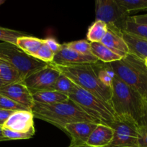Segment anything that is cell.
Masks as SVG:
<instances>
[{
    "label": "cell",
    "instance_id": "obj_1",
    "mask_svg": "<svg viewBox=\"0 0 147 147\" xmlns=\"http://www.w3.org/2000/svg\"><path fill=\"white\" fill-rule=\"evenodd\" d=\"M110 104L118 119L141 127L146 100L115 75L111 86Z\"/></svg>",
    "mask_w": 147,
    "mask_h": 147
},
{
    "label": "cell",
    "instance_id": "obj_2",
    "mask_svg": "<svg viewBox=\"0 0 147 147\" xmlns=\"http://www.w3.org/2000/svg\"><path fill=\"white\" fill-rule=\"evenodd\" d=\"M32 113L36 119L48 122L62 131L64 130L66 125L71 123L92 122L97 123L95 119L69 98L55 104L34 103Z\"/></svg>",
    "mask_w": 147,
    "mask_h": 147
},
{
    "label": "cell",
    "instance_id": "obj_3",
    "mask_svg": "<svg viewBox=\"0 0 147 147\" xmlns=\"http://www.w3.org/2000/svg\"><path fill=\"white\" fill-rule=\"evenodd\" d=\"M53 66L76 86L110 104L111 88L105 86L99 80L95 63Z\"/></svg>",
    "mask_w": 147,
    "mask_h": 147
},
{
    "label": "cell",
    "instance_id": "obj_4",
    "mask_svg": "<svg viewBox=\"0 0 147 147\" xmlns=\"http://www.w3.org/2000/svg\"><path fill=\"white\" fill-rule=\"evenodd\" d=\"M115 75L122 82L147 99V66L145 60L132 54L110 63Z\"/></svg>",
    "mask_w": 147,
    "mask_h": 147
},
{
    "label": "cell",
    "instance_id": "obj_5",
    "mask_svg": "<svg viewBox=\"0 0 147 147\" xmlns=\"http://www.w3.org/2000/svg\"><path fill=\"white\" fill-rule=\"evenodd\" d=\"M69 98L95 119L98 124L102 123L111 126L112 123L118 119L110 103L100 100L79 86H76L69 95Z\"/></svg>",
    "mask_w": 147,
    "mask_h": 147
},
{
    "label": "cell",
    "instance_id": "obj_6",
    "mask_svg": "<svg viewBox=\"0 0 147 147\" xmlns=\"http://www.w3.org/2000/svg\"><path fill=\"white\" fill-rule=\"evenodd\" d=\"M0 60L14 67L24 80L32 73L48 65L28 55L16 45L0 42Z\"/></svg>",
    "mask_w": 147,
    "mask_h": 147
},
{
    "label": "cell",
    "instance_id": "obj_7",
    "mask_svg": "<svg viewBox=\"0 0 147 147\" xmlns=\"http://www.w3.org/2000/svg\"><path fill=\"white\" fill-rule=\"evenodd\" d=\"M130 13L120 5L116 0H97L95 1V20H99L108 25L113 26L124 31Z\"/></svg>",
    "mask_w": 147,
    "mask_h": 147
},
{
    "label": "cell",
    "instance_id": "obj_8",
    "mask_svg": "<svg viewBox=\"0 0 147 147\" xmlns=\"http://www.w3.org/2000/svg\"><path fill=\"white\" fill-rule=\"evenodd\" d=\"M111 127L114 131L113 139L106 147H139L140 128L136 125L117 119Z\"/></svg>",
    "mask_w": 147,
    "mask_h": 147
},
{
    "label": "cell",
    "instance_id": "obj_9",
    "mask_svg": "<svg viewBox=\"0 0 147 147\" xmlns=\"http://www.w3.org/2000/svg\"><path fill=\"white\" fill-rule=\"evenodd\" d=\"M60 75V71L56 67L48 64L32 73L22 82L33 94L37 91L50 90Z\"/></svg>",
    "mask_w": 147,
    "mask_h": 147
},
{
    "label": "cell",
    "instance_id": "obj_10",
    "mask_svg": "<svg viewBox=\"0 0 147 147\" xmlns=\"http://www.w3.org/2000/svg\"><path fill=\"white\" fill-rule=\"evenodd\" d=\"M0 95L14 100L32 111L35 103L33 94L23 82L5 85L0 88Z\"/></svg>",
    "mask_w": 147,
    "mask_h": 147
},
{
    "label": "cell",
    "instance_id": "obj_11",
    "mask_svg": "<svg viewBox=\"0 0 147 147\" xmlns=\"http://www.w3.org/2000/svg\"><path fill=\"white\" fill-rule=\"evenodd\" d=\"M98 61L93 55H82L61 45V48L55 54L52 65H67L76 64H94Z\"/></svg>",
    "mask_w": 147,
    "mask_h": 147
},
{
    "label": "cell",
    "instance_id": "obj_12",
    "mask_svg": "<svg viewBox=\"0 0 147 147\" xmlns=\"http://www.w3.org/2000/svg\"><path fill=\"white\" fill-rule=\"evenodd\" d=\"M34 116L30 111H14L6 121L3 127L20 133L35 135Z\"/></svg>",
    "mask_w": 147,
    "mask_h": 147
},
{
    "label": "cell",
    "instance_id": "obj_13",
    "mask_svg": "<svg viewBox=\"0 0 147 147\" xmlns=\"http://www.w3.org/2000/svg\"><path fill=\"white\" fill-rule=\"evenodd\" d=\"M97 123L92 122H76L67 124L63 131L71 138V144L73 146L86 145L88 139Z\"/></svg>",
    "mask_w": 147,
    "mask_h": 147
},
{
    "label": "cell",
    "instance_id": "obj_14",
    "mask_svg": "<svg viewBox=\"0 0 147 147\" xmlns=\"http://www.w3.org/2000/svg\"><path fill=\"white\" fill-rule=\"evenodd\" d=\"M101 42L122 57L129 53L128 47L122 35V32L116 27L108 25V31Z\"/></svg>",
    "mask_w": 147,
    "mask_h": 147
},
{
    "label": "cell",
    "instance_id": "obj_15",
    "mask_svg": "<svg viewBox=\"0 0 147 147\" xmlns=\"http://www.w3.org/2000/svg\"><path fill=\"white\" fill-rule=\"evenodd\" d=\"M113 135L111 126L99 123L89 136L86 145L90 147H106L112 142Z\"/></svg>",
    "mask_w": 147,
    "mask_h": 147
},
{
    "label": "cell",
    "instance_id": "obj_16",
    "mask_svg": "<svg viewBox=\"0 0 147 147\" xmlns=\"http://www.w3.org/2000/svg\"><path fill=\"white\" fill-rule=\"evenodd\" d=\"M122 32L123 40L128 47L130 54H132L142 60L147 59V40L125 31Z\"/></svg>",
    "mask_w": 147,
    "mask_h": 147
},
{
    "label": "cell",
    "instance_id": "obj_17",
    "mask_svg": "<svg viewBox=\"0 0 147 147\" xmlns=\"http://www.w3.org/2000/svg\"><path fill=\"white\" fill-rule=\"evenodd\" d=\"M35 103L43 104H55L61 103L69 99V96L53 90H46L37 91L33 93Z\"/></svg>",
    "mask_w": 147,
    "mask_h": 147
},
{
    "label": "cell",
    "instance_id": "obj_18",
    "mask_svg": "<svg viewBox=\"0 0 147 147\" xmlns=\"http://www.w3.org/2000/svg\"><path fill=\"white\" fill-rule=\"evenodd\" d=\"M92 54L97 58L99 61L105 63H110L118 61L122 57L110 50L102 42H91Z\"/></svg>",
    "mask_w": 147,
    "mask_h": 147
},
{
    "label": "cell",
    "instance_id": "obj_19",
    "mask_svg": "<svg viewBox=\"0 0 147 147\" xmlns=\"http://www.w3.org/2000/svg\"><path fill=\"white\" fill-rule=\"evenodd\" d=\"M43 43V40L25 35L17 39V46L28 55L34 57Z\"/></svg>",
    "mask_w": 147,
    "mask_h": 147
},
{
    "label": "cell",
    "instance_id": "obj_20",
    "mask_svg": "<svg viewBox=\"0 0 147 147\" xmlns=\"http://www.w3.org/2000/svg\"><path fill=\"white\" fill-rule=\"evenodd\" d=\"M97 77L101 83L105 86L111 88L112 81L115 76V72L112 70L110 63H105L98 60L95 63Z\"/></svg>",
    "mask_w": 147,
    "mask_h": 147
},
{
    "label": "cell",
    "instance_id": "obj_21",
    "mask_svg": "<svg viewBox=\"0 0 147 147\" xmlns=\"http://www.w3.org/2000/svg\"><path fill=\"white\" fill-rule=\"evenodd\" d=\"M108 31V24L99 20H95L89 27L86 38L89 42H101Z\"/></svg>",
    "mask_w": 147,
    "mask_h": 147
},
{
    "label": "cell",
    "instance_id": "obj_22",
    "mask_svg": "<svg viewBox=\"0 0 147 147\" xmlns=\"http://www.w3.org/2000/svg\"><path fill=\"white\" fill-rule=\"evenodd\" d=\"M0 76L6 84L22 82L21 75L11 65L0 60Z\"/></svg>",
    "mask_w": 147,
    "mask_h": 147
},
{
    "label": "cell",
    "instance_id": "obj_23",
    "mask_svg": "<svg viewBox=\"0 0 147 147\" xmlns=\"http://www.w3.org/2000/svg\"><path fill=\"white\" fill-rule=\"evenodd\" d=\"M76 86V85L73 83L69 78L61 73L50 90H56L69 96Z\"/></svg>",
    "mask_w": 147,
    "mask_h": 147
},
{
    "label": "cell",
    "instance_id": "obj_24",
    "mask_svg": "<svg viewBox=\"0 0 147 147\" xmlns=\"http://www.w3.org/2000/svg\"><path fill=\"white\" fill-rule=\"evenodd\" d=\"M27 34L23 32L0 27V41L3 42L12 43L17 45V39Z\"/></svg>",
    "mask_w": 147,
    "mask_h": 147
},
{
    "label": "cell",
    "instance_id": "obj_25",
    "mask_svg": "<svg viewBox=\"0 0 147 147\" xmlns=\"http://www.w3.org/2000/svg\"><path fill=\"white\" fill-rule=\"evenodd\" d=\"M129 13L147 10V0H116Z\"/></svg>",
    "mask_w": 147,
    "mask_h": 147
},
{
    "label": "cell",
    "instance_id": "obj_26",
    "mask_svg": "<svg viewBox=\"0 0 147 147\" xmlns=\"http://www.w3.org/2000/svg\"><path fill=\"white\" fill-rule=\"evenodd\" d=\"M66 47L82 55H92L91 43L84 40L63 43Z\"/></svg>",
    "mask_w": 147,
    "mask_h": 147
},
{
    "label": "cell",
    "instance_id": "obj_27",
    "mask_svg": "<svg viewBox=\"0 0 147 147\" xmlns=\"http://www.w3.org/2000/svg\"><path fill=\"white\" fill-rule=\"evenodd\" d=\"M124 31L147 40V25L134 22L130 18Z\"/></svg>",
    "mask_w": 147,
    "mask_h": 147
},
{
    "label": "cell",
    "instance_id": "obj_28",
    "mask_svg": "<svg viewBox=\"0 0 147 147\" xmlns=\"http://www.w3.org/2000/svg\"><path fill=\"white\" fill-rule=\"evenodd\" d=\"M0 109L12 111H30L20 103L14 100L0 95Z\"/></svg>",
    "mask_w": 147,
    "mask_h": 147
},
{
    "label": "cell",
    "instance_id": "obj_29",
    "mask_svg": "<svg viewBox=\"0 0 147 147\" xmlns=\"http://www.w3.org/2000/svg\"><path fill=\"white\" fill-rule=\"evenodd\" d=\"M54 55L55 54L53 53V51L44 42V40H43V43L41 47L38 50V52L36 53L35 55L34 56V58L40 60L42 62H44L46 63L50 64L53 62Z\"/></svg>",
    "mask_w": 147,
    "mask_h": 147
},
{
    "label": "cell",
    "instance_id": "obj_30",
    "mask_svg": "<svg viewBox=\"0 0 147 147\" xmlns=\"http://www.w3.org/2000/svg\"><path fill=\"white\" fill-rule=\"evenodd\" d=\"M2 133L6 141L7 140H23V139H30L34 135L28 133H20V132L14 131L10 129H7L2 126Z\"/></svg>",
    "mask_w": 147,
    "mask_h": 147
},
{
    "label": "cell",
    "instance_id": "obj_31",
    "mask_svg": "<svg viewBox=\"0 0 147 147\" xmlns=\"http://www.w3.org/2000/svg\"><path fill=\"white\" fill-rule=\"evenodd\" d=\"M43 40H44V42L50 47V49L53 51L54 54H56L61 48V45L59 44L55 39L52 38V37L46 38Z\"/></svg>",
    "mask_w": 147,
    "mask_h": 147
},
{
    "label": "cell",
    "instance_id": "obj_32",
    "mask_svg": "<svg viewBox=\"0 0 147 147\" xmlns=\"http://www.w3.org/2000/svg\"><path fill=\"white\" fill-rule=\"evenodd\" d=\"M140 137L138 140L139 147H147V129L144 127L139 129Z\"/></svg>",
    "mask_w": 147,
    "mask_h": 147
},
{
    "label": "cell",
    "instance_id": "obj_33",
    "mask_svg": "<svg viewBox=\"0 0 147 147\" xmlns=\"http://www.w3.org/2000/svg\"><path fill=\"white\" fill-rule=\"evenodd\" d=\"M14 112V111H12L0 109V126H4V123H6V121L8 120L9 118L10 117V116H11Z\"/></svg>",
    "mask_w": 147,
    "mask_h": 147
},
{
    "label": "cell",
    "instance_id": "obj_34",
    "mask_svg": "<svg viewBox=\"0 0 147 147\" xmlns=\"http://www.w3.org/2000/svg\"><path fill=\"white\" fill-rule=\"evenodd\" d=\"M130 19L135 23L147 25V14H141V15L138 16H133V17H130Z\"/></svg>",
    "mask_w": 147,
    "mask_h": 147
},
{
    "label": "cell",
    "instance_id": "obj_35",
    "mask_svg": "<svg viewBox=\"0 0 147 147\" xmlns=\"http://www.w3.org/2000/svg\"><path fill=\"white\" fill-rule=\"evenodd\" d=\"M141 127H144L147 129V101L146 100L144 113H143L142 121H141Z\"/></svg>",
    "mask_w": 147,
    "mask_h": 147
},
{
    "label": "cell",
    "instance_id": "obj_36",
    "mask_svg": "<svg viewBox=\"0 0 147 147\" xmlns=\"http://www.w3.org/2000/svg\"><path fill=\"white\" fill-rule=\"evenodd\" d=\"M2 141H6V139L2 133V126H0V142H2Z\"/></svg>",
    "mask_w": 147,
    "mask_h": 147
},
{
    "label": "cell",
    "instance_id": "obj_37",
    "mask_svg": "<svg viewBox=\"0 0 147 147\" xmlns=\"http://www.w3.org/2000/svg\"><path fill=\"white\" fill-rule=\"evenodd\" d=\"M5 85H7V84H6L5 82L3 80V79L1 78V76H0V88H2L3 86H5Z\"/></svg>",
    "mask_w": 147,
    "mask_h": 147
},
{
    "label": "cell",
    "instance_id": "obj_38",
    "mask_svg": "<svg viewBox=\"0 0 147 147\" xmlns=\"http://www.w3.org/2000/svg\"><path fill=\"white\" fill-rule=\"evenodd\" d=\"M69 147H90L87 145H82V146H73V145H70Z\"/></svg>",
    "mask_w": 147,
    "mask_h": 147
},
{
    "label": "cell",
    "instance_id": "obj_39",
    "mask_svg": "<svg viewBox=\"0 0 147 147\" xmlns=\"http://www.w3.org/2000/svg\"><path fill=\"white\" fill-rule=\"evenodd\" d=\"M4 2H5V0H0V6L2 4H4Z\"/></svg>",
    "mask_w": 147,
    "mask_h": 147
},
{
    "label": "cell",
    "instance_id": "obj_40",
    "mask_svg": "<svg viewBox=\"0 0 147 147\" xmlns=\"http://www.w3.org/2000/svg\"><path fill=\"white\" fill-rule=\"evenodd\" d=\"M145 63H146V66H147V59H146V60H145Z\"/></svg>",
    "mask_w": 147,
    "mask_h": 147
},
{
    "label": "cell",
    "instance_id": "obj_41",
    "mask_svg": "<svg viewBox=\"0 0 147 147\" xmlns=\"http://www.w3.org/2000/svg\"><path fill=\"white\" fill-rule=\"evenodd\" d=\"M146 101H147V99H146Z\"/></svg>",
    "mask_w": 147,
    "mask_h": 147
}]
</instances>
